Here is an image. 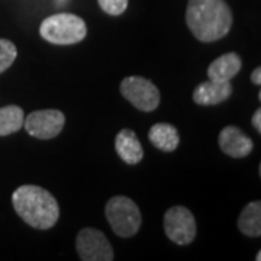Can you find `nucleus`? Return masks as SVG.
<instances>
[{
	"label": "nucleus",
	"instance_id": "14",
	"mask_svg": "<svg viewBox=\"0 0 261 261\" xmlns=\"http://www.w3.org/2000/svg\"><path fill=\"white\" fill-rule=\"evenodd\" d=\"M238 228L247 237L261 235V202H251L245 206L238 218Z\"/></svg>",
	"mask_w": 261,
	"mask_h": 261
},
{
	"label": "nucleus",
	"instance_id": "16",
	"mask_svg": "<svg viewBox=\"0 0 261 261\" xmlns=\"http://www.w3.org/2000/svg\"><path fill=\"white\" fill-rule=\"evenodd\" d=\"M18 49L9 39H0V73L6 71L15 63Z\"/></svg>",
	"mask_w": 261,
	"mask_h": 261
},
{
	"label": "nucleus",
	"instance_id": "7",
	"mask_svg": "<svg viewBox=\"0 0 261 261\" xmlns=\"http://www.w3.org/2000/svg\"><path fill=\"white\" fill-rule=\"evenodd\" d=\"M75 248L83 261H112L115 258L111 243L105 233L94 228H84L79 232Z\"/></svg>",
	"mask_w": 261,
	"mask_h": 261
},
{
	"label": "nucleus",
	"instance_id": "18",
	"mask_svg": "<svg viewBox=\"0 0 261 261\" xmlns=\"http://www.w3.org/2000/svg\"><path fill=\"white\" fill-rule=\"evenodd\" d=\"M252 126L255 128V130L258 132V134H261V109L258 108L257 111H255V113L252 115Z\"/></svg>",
	"mask_w": 261,
	"mask_h": 261
},
{
	"label": "nucleus",
	"instance_id": "20",
	"mask_svg": "<svg viewBox=\"0 0 261 261\" xmlns=\"http://www.w3.org/2000/svg\"><path fill=\"white\" fill-rule=\"evenodd\" d=\"M260 255H261V252L258 251V252H257V261H260V260H261V257H260Z\"/></svg>",
	"mask_w": 261,
	"mask_h": 261
},
{
	"label": "nucleus",
	"instance_id": "13",
	"mask_svg": "<svg viewBox=\"0 0 261 261\" xmlns=\"http://www.w3.org/2000/svg\"><path fill=\"white\" fill-rule=\"evenodd\" d=\"M148 140L151 144L164 152H171L178 147L180 137L177 129L170 123H155L148 132Z\"/></svg>",
	"mask_w": 261,
	"mask_h": 261
},
{
	"label": "nucleus",
	"instance_id": "6",
	"mask_svg": "<svg viewBox=\"0 0 261 261\" xmlns=\"http://www.w3.org/2000/svg\"><path fill=\"white\" fill-rule=\"evenodd\" d=\"M164 231L174 244L187 245L196 237L195 216L185 206H173L164 215Z\"/></svg>",
	"mask_w": 261,
	"mask_h": 261
},
{
	"label": "nucleus",
	"instance_id": "15",
	"mask_svg": "<svg viewBox=\"0 0 261 261\" xmlns=\"http://www.w3.org/2000/svg\"><path fill=\"white\" fill-rule=\"evenodd\" d=\"M23 111L16 105L0 108V137L18 132L23 126Z\"/></svg>",
	"mask_w": 261,
	"mask_h": 261
},
{
	"label": "nucleus",
	"instance_id": "19",
	"mask_svg": "<svg viewBox=\"0 0 261 261\" xmlns=\"http://www.w3.org/2000/svg\"><path fill=\"white\" fill-rule=\"evenodd\" d=\"M251 82L254 84H257V86H260L261 84V68L260 67H257L254 71L251 73Z\"/></svg>",
	"mask_w": 261,
	"mask_h": 261
},
{
	"label": "nucleus",
	"instance_id": "9",
	"mask_svg": "<svg viewBox=\"0 0 261 261\" xmlns=\"http://www.w3.org/2000/svg\"><path fill=\"white\" fill-rule=\"evenodd\" d=\"M219 147L226 155L232 159H244L254 148V144L250 137H247L238 126H226L219 134Z\"/></svg>",
	"mask_w": 261,
	"mask_h": 261
},
{
	"label": "nucleus",
	"instance_id": "10",
	"mask_svg": "<svg viewBox=\"0 0 261 261\" xmlns=\"http://www.w3.org/2000/svg\"><path fill=\"white\" fill-rule=\"evenodd\" d=\"M231 94L232 86L229 82L222 83L209 79V82H203L196 87L193 92V100L202 106H212L225 102Z\"/></svg>",
	"mask_w": 261,
	"mask_h": 261
},
{
	"label": "nucleus",
	"instance_id": "3",
	"mask_svg": "<svg viewBox=\"0 0 261 261\" xmlns=\"http://www.w3.org/2000/svg\"><path fill=\"white\" fill-rule=\"evenodd\" d=\"M39 34L45 41L56 45H73L87 35L86 23L73 13H57L42 20Z\"/></svg>",
	"mask_w": 261,
	"mask_h": 261
},
{
	"label": "nucleus",
	"instance_id": "4",
	"mask_svg": "<svg viewBox=\"0 0 261 261\" xmlns=\"http://www.w3.org/2000/svg\"><path fill=\"white\" fill-rule=\"evenodd\" d=\"M105 214L112 231L122 238H129L140 231L141 212L137 203L126 196L109 199Z\"/></svg>",
	"mask_w": 261,
	"mask_h": 261
},
{
	"label": "nucleus",
	"instance_id": "12",
	"mask_svg": "<svg viewBox=\"0 0 261 261\" xmlns=\"http://www.w3.org/2000/svg\"><path fill=\"white\" fill-rule=\"evenodd\" d=\"M115 149L126 164H138L144 157V149L137 134L130 129H122L115 138Z\"/></svg>",
	"mask_w": 261,
	"mask_h": 261
},
{
	"label": "nucleus",
	"instance_id": "11",
	"mask_svg": "<svg viewBox=\"0 0 261 261\" xmlns=\"http://www.w3.org/2000/svg\"><path fill=\"white\" fill-rule=\"evenodd\" d=\"M243 67L241 57L235 53H228L216 58L212 64L207 67V77L215 82H231L235 75L240 73Z\"/></svg>",
	"mask_w": 261,
	"mask_h": 261
},
{
	"label": "nucleus",
	"instance_id": "8",
	"mask_svg": "<svg viewBox=\"0 0 261 261\" xmlns=\"http://www.w3.org/2000/svg\"><path fill=\"white\" fill-rule=\"evenodd\" d=\"M65 116L61 111L47 109L29 113L23 121L25 129L29 135L38 140H53L63 130Z\"/></svg>",
	"mask_w": 261,
	"mask_h": 261
},
{
	"label": "nucleus",
	"instance_id": "1",
	"mask_svg": "<svg viewBox=\"0 0 261 261\" xmlns=\"http://www.w3.org/2000/svg\"><path fill=\"white\" fill-rule=\"evenodd\" d=\"M232 10L225 0H189L186 23L200 42H215L231 31Z\"/></svg>",
	"mask_w": 261,
	"mask_h": 261
},
{
	"label": "nucleus",
	"instance_id": "5",
	"mask_svg": "<svg viewBox=\"0 0 261 261\" xmlns=\"http://www.w3.org/2000/svg\"><path fill=\"white\" fill-rule=\"evenodd\" d=\"M122 96L142 112H152L160 105V90L157 86L140 75L123 79L121 83Z\"/></svg>",
	"mask_w": 261,
	"mask_h": 261
},
{
	"label": "nucleus",
	"instance_id": "2",
	"mask_svg": "<svg viewBox=\"0 0 261 261\" xmlns=\"http://www.w3.org/2000/svg\"><path fill=\"white\" fill-rule=\"evenodd\" d=\"M16 214L32 228L49 229L60 218V207L56 197L48 190L34 185L18 187L12 195Z\"/></svg>",
	"mask_w": 261,
	"mask_h": 261
},
{
	"label": "nucleus",
	"instance_id": "17",
	"mask_svg": "<svg viewBox=\"0 0 261 261\" xmlns=\"http://www.w3.org/2000/svg\"><path fill=\"white\" fill-rule=\"evenodd\" d=\"M97 3L103 12L112 16H119L128 8V0H97Z\"/></svg>",
	"mask_w": 261,
	"mask_h": 261
}]
</instances>
